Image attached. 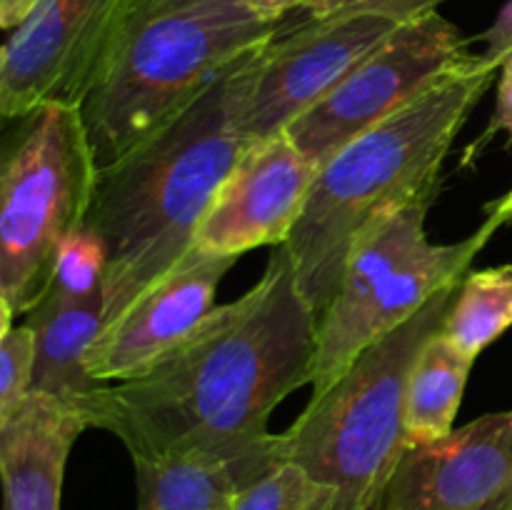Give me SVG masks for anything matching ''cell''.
<instances>
[{
  "instance_id": "obj_7",
  "label": "cell",
  "mask_w": 512,
  "mask_h": 510,
  "mask_svg": "<svg viewBox=\"0 0 512 510\" xmlns=\"http://www.w3.org/2000/svg\"><path fill=\"white\" fill-rule=\"evenodd\" d=\"M433 198L415 200L375 228L350 253L338 290L318 318L313 398L380 338L408 323L435 293L465 278L498 225L485 220L460 243H430L425 215Z\"/></svg>"
},
{
  "instance_id": "obj_8",
  "label": "cell",
  "mask_w": 512,
  "mask_h": 510,
  "mask_svg": "<svg viewBox=\"0 0 512 510\" xmlns=\"http://www.w3.org/2000/svg\"><path fill=\"white\" fill-rule=\"evenodd\" d=\"M403 23L385 10H343L283 25L245 65L238 108L245 138L285 133Z\"/></svg>"
},
{
  "instance_id": "obj_3",
  "label": "cell",
  "mask_w": 512,
  "mask_h": 510,
  "mask_svg": "<svg viewBox=\"0 0 512 510\" xmlns=\"http://www.w3.org/2000/svg\"><path fill=\"white\" fill-rule=\"evenodd\" d=\"M495 73L483 55H470L320 165L303 215L285 240L300 293L318 318L358 243L415 200H435L445 158Z\"/></svg>"
},
{
  "instance_id": "obj_11",
  "label": "cell",
  "mask_w": 512,
  "mask_h": 510,
  "mask_svg": "<svg viewBox=\"0 0 512 510\" xmlns=\"http://www.w3.org/2000/svg\"><path fill=\"white\" fill-rule=\"evenodd\" d=\"M318 165L288 133L253 140L210 200L195 248L240 258L260 245H283L303 215Z\"/></svg>"
},
{
  "instance_id": "obj_19",
  "label": "cell",
  "mask_w": 512,
  "mask_h": 510,
  "mask_svg": "<svg viewBox=\"0 0 512 510\" xmlns=\"http://www.w3.org/2000/svg\"><path fill=\"white\" fill-rule=\"evenodd\" d=\"M105 278H108V253L103 240L90 225H83L60 243L43 298H95L105 293Z\"/></svg>"
},
{
  "instance_id": "obj_12",
  "label": "cell",
  "mask_w": 512,
  "mask_h": 510,
  "mask_svg": "<svg viewBox=\"0 0 512 510\" xmlns=\"http://www.w3.org/2000/svg\"><path fill=\"white\" fill-rule=\"evenodd\" d=\"M380 510H512V410L410 445Z\"/></svg>"
},
{
  "instance_id": "obj_13",
  "label": "cell",
  "mask_w": 512,
  "mask_h": 510,
  "mask_svg": "<svg viewBox=\"0 0 512 510\" xmlns=\"http://www.w3.org/2000/svg\"><path fill=\"white\" fill-rule=\"evenodd\" d=\"M238 258L193 248L168 275L155 280L123 315L108 323L88 355L98 383L138 378L185 343L218 305L215 293Z\"/></svg>"
},
{
  "instance_id": "obj_6",
  "label": "cell",
  "mask_w": 512,
  "mask_h": 510,
  "mask_svg": "<svg viewBox=\"0 0 512 510\" xmlns=\"http://www.w3.org/2000/svg\"><path fill=\"white\" fill-rule=\"evenodd\" d=\"M0 173L3 323L43 300L60 243L83 228L98 163L78 105L45 103L20 120Z\"/></svg>"
},
{
  "instance_id": "obj_9",
  "label": "cell",
  "mask_w": 512,
  "mask_h": 510,
  "mask_svg": "<svg viewBox=\"0 0 512 510\" xmlns=\"http://www.w3.org/2000/svg\"><path fill=\"white\" fill-rule=\"evenodd\" d=\"M470 55L468 40L440 10L408 20L285 133L320 168Z\"/></svg>"
},
{
  "instance_id": "obj_2",
  "label": "cell",
  "mask_w": 512,
  "mask_h": 510,
  "mask_svg": "<svg viewBox=\"0 0 512 510\" xmlns=\"http://www.w3.org/2000/svg\"><path fill=\"white\" fill-rule=\"evenodd\" d=\"M255 50L123 158L98 170L85 225L108 253V323L195 248L210 200L253 143L240 130L238 108L245 65Z\"/></svg>"
},
{
  "instance_id": "obj_1",
  "label": "cell",
  "mask_w": 512,
  "mask_h": 510,
  "mask_svg": "<svg viewBox=\"0 0 512 510\" xmlns=\"http://www.w3.org/2000/svg\"><path fill=\"white\" fill-rule=\"evenodd\" d=\"M315 343L318 313L300 293L290 250L273 245L263 278L215 308L180 348L75 405L133 460L205 455L233 465L245 488L280 463L270 415L310 383Z\"/></svg>"
},
{
  "instance_id": "obj_16",
  "label": "cell",
  "mask_w": 512,
  "mask_h": 510,
  "mask_svg": "<svg viewBox=\"0 0 512 510\" xmlns=\"http://www.w3.org/2000/svg\"><path fill=\"white\" fill-rule=\"evenodd\" d=\"M473 363L443 330H435L425 340L405 390V433L410 445L453 433Z\"/></svg>"
},
{
  "instance_id": "obj_5",
  "label": "cell",
  "mask_w": 512,
  "mask_h": 510,
  "mask_svg": "<svg viewBox=\"0 0 512 510\" xmlns=\"http://www.w3.org/2000/svg\"><path fill=\"white\" fill-rule=\"evenodd\" d=\"M460 280L435 293L408 323L365 348L285 433L280 463L300 465L338 495L340 510H380L410 448L405 390L425 340L443 328Z\"/></svg>"
},
{
  "instance_id": "obj_18",
  "label": "cell",
  "mask_w": 512,
  "mask_h": 510,
  "mask_svg": "<svg viewBox=\"0 0 512 510\" xmlns=\"http://www.w3.org/2000/svg\"><path fill=\"white\" fill-rule=\"evenodd\" d=\"M233 510H340V503L333 488L283 460L238 490Z\"/></svg>"
},
{
  "instance_id": "obj_25",
  "label": "cell",
  "mask_w": 512,
  "mask_h": 510,
  "mask_svg": "<svg viewBox=\"0 0 512 510\" xmlns=\"http://www.w3.org/2000/svg\"><path fill=\"white\" fill-rule=\"evenodd\" d=\"M40 0H0V25L5 30H13L28 18Z\"/></svg>"
},
{
  "instance_id": "obj_20",
  "label": "cell",
  "mask_w": 512,
  "mask_h": 510,
  "mask_svg": "<svg viewBox=\"0 0 512 510\" xmlns=\"http://www.w3.org/2000/svg\"><path fill=\"white\" fill-rule=\"evenodd\" d=\"M35 333L28 323H3L0 333V415L10 413L33 390Z\"/></svg>"
},
{
  "instance_id": "obj_22",
  "label": "cell",
  "mask_w": 512,
  "mask_h": 510,
  "mask_svg": "<svg viewBox=\"0 0 512 510\" xmlns=\"http://www.w3.org/2000/svg\"><path fill=\"white\" fill-rule=\"evenodd\" d=\"M500 130H503V133H508V145H512V55L505 60L503 65H500V83H498V100H495V113H493V118H490V125L485 128L483 138H478L473 145H470V150H468L470 158H473L478 150H483L485 145H488L490 140L500 133Z\"/></svg>"
},
{
  "instance_id": "obj_23",
  "label": "cell",
  "mask_w": 512,
  "mask_h": 510,
  "mask_svg": "<svg viewBox=\"0 0 512 510\" xmlns=\"http://www.w3.org/2000/svg\"><path fill=\"white\" fill-rule=\"evenodd\" d=\"M480 40L485 43V50L480 53L483 60L490 68L500 70V65L512 55V0H508V3L500 8L498 18L493 20V25H490L483 35H480Z\"/></svg>"
},
{
  "instance_id": "obj_21",
  "label": "cell",
  "mask_w": 512,
  "mask_h": 510,
  "mask_svg": "<svg viewBox=\"0 0 512 510\" xmlns=\"http://www.w3.org/2000/svg\"><path fill=\"white\" fill-rule=\"evenodd\" d=\"M440 3L443 0H308L303 13L308 18H323L343 10H385L403 20H415L440 10Z\"/></svg>"
},
{
  "instance_id": "obj_14",
  "label": "cell",
  "mask_w": 512,
  "mask_h": 510,
  "mask_svg": "<svg viewBox=\"0 0 512 510\" xmlns=\"http://www.w3.org/2000/svg\"><path fill=\"white\" fill-rule=\"evenodd\" d=\"M85 428L78 405L35 390L0 415L3 510H60L65 465Z\"/></svg>"
},
{
  "instance_id": "obj_17",
  "label": "cell",
  "mask_w": 512,
  "mask_h": 510,
  "mask_svg": "<svg viewBox=\"0 0 512 510\" xmlns=\"http://www.w3.org/2000/svg\"><path fill=\"white\" fill-rule=\"evenodd\" d=\"M512 325V265L478 270L460 280L443 333L468 358H478Z\"/></svg>"
},
{
  "instance_id": "obj_4",
  "label": "cell",
  "mask_w": 512,
  "mask_h": 510,
  "mask_svg": "<svg viewBox=\"0 0 512 510\" xmlns=\"http://www.w3.org/2000/svg\"><path fill=\"white\" fill-rule=\"evenodd\" d=\"M280 28L240 0H138L78 105L98 170L175 118Z\"/></svg>"
},
{
  "instance_id": "obj_15",
  "label": "cell",
  "mask_w": 512,
  "mask_h": 510,
  "mask_svg": "<svg viewBox=\"0 0 512 510\" xmlns=\"http://www.w3.org/2000/svg\"><path fill=\"white\" fill-rule=\"evenodd\" d=\"M25 323L35 333V393L78 403L98 388L88 373V355L108 325L105 293L88 300L43 298L25 315Z\"/></svg>"
},
{
  "instance_id": "obj_10",
  "label": "cell",
  "mask_w": 512,
  "mask_h": 510,
  "mask_svg": "<svg viewBox=\"0 0 512 510\" xmlns=\"http://www.w3.org/2000/svg\"><path fill=\"white\" fill-rule=\"evenodd\" d=\"M138 0H40L0 53V113L80 105Z\"/></svg>"
},
{
  "instance_id": "obj_26",
  "label": "cell",
  "mask_w": 512,
  "mask_h": 510,
  "mask_svg": "<svg viewBox=\"0 0 512 510\" xmlns=\"http://www.w3.org/2000/svg\"><path fill=\"white\" fill-rule=\"evenodd\" d=\"M485 210H488L490 223H495L498 228L512 223V190L510 193H505L500 200H495V203H490Z\"/></svg>"
},
{
  "instance_id": "obj_24",
  "label": "cell",
  "mask_w": 512,
  "mask_h": 510,
  "mask_svg": "<svg viewBox=\"0 0 512 510\" xmlns=\"http://www.w3.org/2000/svg\"><path fill=\"white\" fill-rule=\"evenodd\" d=\"M250 13L270 23H283L290 10H303L308 0H240Z\"/></svg>"
}]
</instances>
